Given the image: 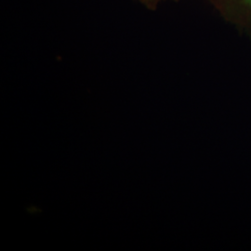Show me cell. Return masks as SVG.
<instances>
[{"label": "cell", "mask_w": 251, "mask_h": 251, "mask_svg": "<svg viewBox=\"0 0 251 251\" xmlns=\"http://www.w3.org/2000/svg\"><path fill=\"white\" fill-rule=\"evenodd\" d=\"M139 1H141V2H143L144 4H146V3H152V2H155V1H157V0H139Z\"/></svg>", "instance_id": "6da1fadb"}]
</instances>
